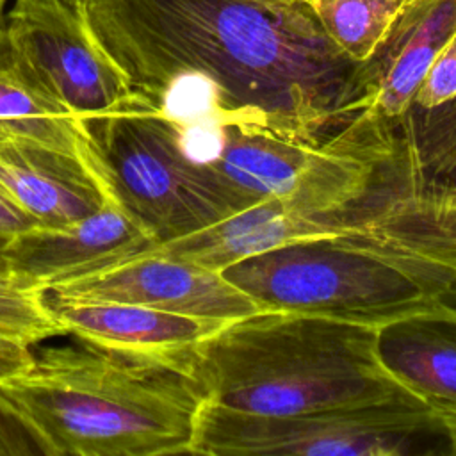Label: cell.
<instances>
[{"label":"cell","instance_id":"1","mask_svg":"<svg viewBox=\"0 0 456 456\" xmlns=\"http://www.w3.org/2000/svg\"><path fill=\"white\" fill-rule=\"evenodd\" d=\"M86 20L132 91L180 77L217 94L230 126L319 144L372 105L363 62L306 0H84Z\"/></svg>","mask_w":456,"mask_h":456},{"label":"cell","instance_id":"2","mask_svg":"<svg viewBox=\"0 0 456 456\" xmlns=\"http://www.w3.org/2000/svg\"><path fill=\"white\" fill-rule=\"evenodd\" d=\"M335 233L226 267L262 310H301L367 324L456 306V210L415 189L390 144L369 187L338 212Z\"/></svg>","mask_w":456,"mask_h":456},{"label":"cell","instance_id":"3","mask_svg":"<svg viewBox=\"0 0 456 456\" xmlns=\"http://www.w3.org/2000/svg\"><path fill=\"white\" fill-rule=\"evenodd\" d=\"M0 395L50 456L191 454L205 401L191 347L139 351L78 337L36 351L27 369L0 381Z\"/></svg>","mask_w":456,"mask_h":456},{"label":"cell","instance_id":"4","mask_svg":"<svg viewBox=\"0 0 456 456\" xmlns=\"http://www.w3.org/2000/svg\"><path fill=\"white\" fill-rule=\"evenodd\" d=\"M191 367L205 401L255 415L415 399L385 370L374 324L326 314L230 321L191 347Z\"/></svg>","mask_w":456,"mask_h":456},{"label":"cell","instance_id":"5","mask_svg":"<svg viewBox=\"0 0 456 456\" xmlns=\"http://www.w3.org/2000/svg\"><path fill=\"white\" fill-rule=\"evenodd\" d=\"M86 159L116 201L155 244L203 230L251 203L212 167L182 150L176 123L132 91L80 118Z\"/></svg>","mask_w":456,"mask_h":456},{"label":"cell","instance_id":"6","mask_svg":"<svg viewBox=\"0 0 456 456\" xmlns=\"http://www.w3.org/2000/svg\"><path fill=\"white\" fill-rule=\"evenodd\" d=\"M191 454L454 456V420L417 399L255 415L203 401Z\"/></svg>","mask_w":456,"mask_h":456},{"label":"cell","instance_id":"7","mask_svg":"<svg viewBox=\"0 0 456 456\" xmlns=\"http://www.w3.org/2000/svg\"><path fill=\"white\" fill-rule=\"evenodd\" d=\"M7 37L36 80L75 116L103 112L130 93V82L96 41L82 5L12 0Z\"/></svg>","mask_w":456,"mask_h":456},{"label":"cell","instance_id":"8","mask_svg":"<svg viewBox=\"0 0 456 456\" xmlns=\"http://www.w3.org/2000/svg\"><path fill=\"white\" fill-rule=\"evenodd\" d=\"M45 290L68 299L130 303L226 322L262 310L223 273L155 253H142Z\"/></svg>","mask_w":456,"mask_h":456},{"label":"cell","instance_id":"9","mask_svg":"<svg viewBox=\"0 0 456 456\" xmlns=\"http://www.w3.org/2000/svg\"><path fill=\"white\" fill-rule=\"evenodd\" d=\"M155 240L116 201L64 226H34L7 239L9 278L45 290L61 281L102 271L151 249Z\"/></svg>","mask_w":456,"mask_h":456},{"label":"cell","instance_id":"10","mask_svg":"<svg viewBox=\"0 0 456 456\" xmlns=\"http://www.w3.org/2000/svg\"><path fill=\"white\" fill-rule=\"evenodd\" d=\"M0 189L41 226L80 221L110 200L86 155L11 135H0Z\"/></svg>","mask_w":456,"mask_h":456},{"label":"cell","instance_id":"11","mask_svg":"<svg viewBox=\"0 0 456 456\" xmlns=\"http://www.w3.org/2000/svg\"><path fill=\"white\" fill-rule=\"evenodd\" d=\"M454 30L456 0H415L406 5L363 61L372 91L369 110L385 119L399 118Z\"/></svg>","mask_w":456,"mask_h":456},{"label":"cell","instance_id":"12","mask_svg":"<svg viewBox=\"0 0 456 456\" xmlns=\"http://www.w3.org/2000/svg\"><path fill=\"white\" fill-rule=\"evenodd\" d=\"M385 370L433 411L456 419V306L403 315L376 326Z\"/></svg>","mask_w":456,"mask_h":456},{"label":"cell","instance_id":"13","mask_svg":"<svg viewBox=\"0 0 456 456\" xmlns=\"http://www.w3.org/2000/svg\"><path fill=\"white\" fill-rule=\"evenodd\" d=\"M338 223L292 208L283 200H260L194 233L162 242L146 253L183 260L210 271L297 240L335 233Z\"/></svg>","mask_w":456,"mask_h":456},{"label":"cell","instance_id":"14","mask_svg":"<svg viewBox=\"0 0 456 456\" xmlns=\"http://www.w3.org/2000/svg\"><path fill=\"white\" fill-rule=\"evenodd\" d=\"M43 299L66 335L123 349L180 351L196 346L226 324L219 319L130 303L68 299L48 290H43Z\"/></svg>","mask_w":456,"mask_h":456},{"label":"cell","instance_id":"15","mask_svg":"<svg viewBox=\"0 0 456 456\" xmlns=\"http://www.w3.org/2000/svg\"><path fill=\"white\" fill-rule=\"evenodd\" d=\"M0 135L86 155L80 118L55 100L21 62L4 21L0 23Z\"/></svg>","mask_w":456,"mask_h":456},{"label":"cell","instance_id":"16","mask_svg":"<svg viewBox=\"0 0 456 456\" xmlns=\"http://www.w3.org/2000/svg\"><path fill=\"white\" fill-rule=\"evenodd\" d=\"M395 159L408 182L456 210V98L411 105L390 119Z\"/></svg>","mask_w":456,"mask_h":456},{"label":"cell","instance_id":"17","mask_svg":"<svg viewBox=\"0 0 456 456\" xmlns=\"http://www.w3.org/2000/svg\"><path fill=\"white\" fill-rule=\"evenodd\" d=\"M328 37L353 61L374 52L397 14L415 0H306Z\"/></svg>","mask_w":456,"mask_h":456},{"label":"cell","instance_id":"18","mask_svg":"<svg viewBox=\"0 0 456 456\" xmlns=\"http://www.w3.org/2000/svg\"><path fill=\"white\" fill-rule=\"evenodd\" d=\"M62 335L66 331L45 305L43 290L0 278V340L30 347Z\"/></svg>","mask_w":456,"mask_h":456},{"label":"cell","instance_id":"19","mask_svg":"<svg viewBox=\"0 0 456 456\" xmlns=\"http://www.w3.org/2000/svg\"><path fill=\"white\" fill-rule=\"evenodd\" d=\"M452 98H456V30L431 62L413 96V103L436 107Z\"/></svg>","mask_w":456,"mask_h":456},{"label":"cell","instance_id":"20","mask_svg":"<svg viewBox=\"0 0 456 456\" xmlns=\"http://www.w3.org/2000/svg\"><path fill=\"white\" fill-rule=\"evenodd\" d=\"M48 454L36 429L0 395V456Z\"/></svg>","mask_w":456,"mask_h":456},{"label":"cell","instance_id":"21","mask_svg":"<svg viewBox=\"0 0 456 456\" xmlns=\"http://www.w3.org/2000/svg\"><path fill=\"white\" fill-rule=\"evenodd\" d=\"M41 226L32 216L21 210L2 189H0V235L12 237L20 232Z\"/></svg>","mask_w":456,"mask_h":456},{"label":"cell","instance_id":"22","mask_svg":"<svg viewBox=\"0 0 456 456\" xmlns=\"http://www.w3.org/2000/svg\"><path fill=\"white\" fill-rule=\"evenodd\" d=\"M34 362V353L30 347L0 340V381L21 372Z\"/></svg>","mask_w":456,"mask_h":456},{"label":"cell","instance_id":"23","mask_svg":"<svg viewBox=\"0 0 456 456\" xmlns=\"http://www.w3.org/2000/svg\"><path fill=\"white\" fill-rule=\"evenodd\" d=\"M7 239H9V237H2V235H0V278L11 280V278H9V269H7V260H5V255H4V248H5Z\"/></svg>","mask_w":456,"mask_h":456},{"label":"cell","instance_id":"24","mask_svg":"<svg viewBox=\"0 0 456 456\" xmlns=\"http://www.w3.org/2000/svg\"><path fill=\"white\" fill-rule=\"evenodd\" d=\"M9 2H11V0H0V23H2L4 18H5V11H7V7H9Z\"/></svg>","mask_w":456,"mask_h":456},{"label":"cell","instance_id":"25","mask_svg":"<svg viewBox=\"0 0 456 456\" xmlns=\"http://www.w3.org/2000/svg\"><path fill=\"white\" fill-rule=\"evenodd\" d=\"M68 4H75V5H84V0H64Z\"/></svg>","mask_w":456,"mask_h":456}]
</instances>
